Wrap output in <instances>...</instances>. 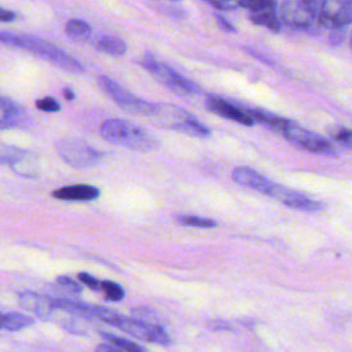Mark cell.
Returning <instances> with one entry per match:
<instances>
[{
  "label": "cell",
  "instance_id": "cell-24",
  "mask_svg": "<svg viewBox=\"0 0 352 352\" xmlns=\"http://www.w3.org/2000/svg\"><path fill=\"white\" fill-rule=\"evenodd\" d=\"M99 290H102L107 300L110 301H120L124 298V290L120 285L110 282V280H100Z\"/></svg>",
  "mask_w": 352,
  "mask_h": 352
},
{
  "label": "cell",
  "instance_id": "cell-12",
  "mask_svg": "<svg viewBox=\"0 0 352 352\" xmlns=\"http://www.w3.org/2000/svg\"><path fill=\"white\" fill-rule=\"evenodd\" d=\"M19 302L25 309L33 312L43 320L52 319L58 311V307L51 297H45L29 290L19 293Z\"/></svg>",
  "mask_w": 352,
  "mask_h": 352
},
{
  "label": "cell",
  "instance_id": "cell-30",
  "mask_svg": "<svg viewBox=\"0 0 352 352\" xmlns=\"http://www.w3.org/2000/svg\"><path fill=\"white\" fill-rule=\"evenodd\" d=\"M205 1L219 8L220 11H230L239 7V0H205Z\"/></svg>",
  "mask_w": 352,
  "mask_h": 352
},
{
  "label": "cell",
  "instance_id": "cell-1",
  "mask_svg": "<svg viewBox=\"0 0 352 352\" xmlns=\"http://www.w3.org/2000/svg\"><path fill=\"white\" fill-rule=\"evenodd\" d=\"M0 43L26 50L51 63H54L55 66H58L66 72H70V73H82L84 72V66L77 59H74L73 56H70L60 48L55 47L54 44H51L43 38L29 36V34L0 32Z\"/></svg>",
  "mask_w": 352,
  "mask_h": 352
},
{
  "label": "cell",
  "instance_id": "cell-10",
  "mask_svg": "<svg viewBox=\"0 0 352 352\" xmlns=\"http://www.w3.org/2000/svg\"><path fill=\"white\" fill-rule=\"evenodd\" d=\"M278 12L280 22L292 28H308L314 22L312 7L307 0H282Z\"/></svg>",
  "mask_w": 352,
  "mask_h": 352
},
{
  "label": "cell",
  "instance_id": "cell-31",
  "mask_svg": "<svg viewBox=\"0 0 352 352\" xmlns=\"http://www.w3.org/2000/svg\"><path fill=\"white\" fill-rule=\"evenodd\" d=\"M77 276H78L80 282H82L84 285H87L89 289L99 290V283H100V280H98V279L94 278L92 275H89V274H87V272H80Z\"/></svg>",
  "mask_w": 352,
  "mask_h": 352
},
{
  "label": "cell",
  "instance_id": "cell-11",
  "mask_svg": "<svg viewBox=\"0 0 352 352\" xmlns=\"http://www.w3.org/2000/svg\"><path fill=\"white\" fill-rule=\"evenodd\" d=\"M267 195L275 198L276 201L282 202L283 205H287V206H290L293 209H298V210L315 212V210H320L323 206L320 202L314 201L298 191L290 190L287 187H283V186H279L275 183L272 184V187Z\"/></svg>",
  "mask_w": 352,
  "mask_h": 352
},
{
  "label": "cell",
  "instance_id": "cell-14",
  "mask_svg": "<svg viewBox=\"0 0 352 352\" xmlns=\"http://www.w3.org/2000/svg\"><path fill=\"white\" fill-rule=\"evenodd\" d=\"M232 180L241 186H246L250 187L253 190H257L263 194H268V191L272 187V182L268 180L267 177H264L263 175H260L258 172H256L254 169L246 168V166H238L232 170L231 175Z\"/></svg>",
  "mask_w": 352,
  "mask_h": 352
},
{
  "label": "cell",
  "instance_id": "cell-20",
  "mask_svg": "<svg viewBox=\"0 0 352 352\" xmlns=\"http://www.w3.org/2000/svg\"><path fill=\"white\" fill-rule=\"evenodd\" d=\"M34 323V319H32L28 315L19 314V312H10V314H3V323L1 329L8 330V331H16L25 327H29Z\"/></svg>",
  "mask_w": 352,
  "mask_h": 352
},
{
  "label": "cell",
  "instance_id": "cell-17",
  "mask_svg": "<svg viewBox=\"0 0 352 352\" xmlns=\"http://www.w3.org/2000/svg\"><path fill=\"white\" fill-rule=\"evenodd\" d=\"M95 48L111 56H121L126 52V44L116 36H100L95 40Z\"/></svg>",
  "mask_w": 352,
  "mask_h": 352
},
{
  "label": "cell",
  "instance_id": "cell-6",
  "mask_svg": "<svg viewBox=\"0 0 352 352\" xmlns=\"http://www.w3.org/2000/svg\"><path fill=\"white\" fill-rule=\"evenodd\" d=\"M98 84L99 87L126 113H132L136 116H147L151 117L155 104L146 102L136 95L131 94L125 88H122L120 84H117L114 80L106 76H99L98 77Z\"/></svg>",
  "mask_w": 352,
  "mask_h": 352
},
{
  "label": "cell",
  "instance_id": "cell-13",
  "mask_svg": "<svg viewBox=\"0 0 352 352\" xmlns=\"http://www.w3.org/2000/svg\"><path fill=\"white\" fill-rule=\"evenodd\" d=\"M205 104L209 111H212L220 117L236 121L246 126H252L254 124L253 118L242 107H238V106L232 104L231 102H227L219 96H212V95L208 96L205 100Z\"/></svg>",
  "mask_w": 352,
  "mask_h": 352
},
{
  "label": "cell",
  "instance_id": "cell-2",
  "mask_svg": "<svg viewBox=\"0 0 352 352\" xmlns=\"http://www.w3.org/2000/svg\"><path fill=\"white\" fill-rule=\"evenodd\" d=\"M99 133L104 140L135 151H153L158 147V140L148 131L126 120H107L100 125Z\"/></svg>",
  "mask_w": 352,
  "mask_h": 352
},
{
  "label": "cell",
  "instance_id": "cell-35",
  "mask_svg": "<svg viewBox=\"0 0 352 352\" xmlns=\"http://www.w3.org/2000/svg\"><path fill=\"white\" fill-rule=\"evenodd\" d=\"M63 95H65V98H66L67 100H73V99H74V94H73V91L69 89V88H65Z\"/></svg>",
  "mask_w": 352,
  "mask_h": 352
},
{
  "label": "cell",
  "instance_id": "cell-7",
  "mask_svg": "<svg viewBox=\"0 0 352 352\" xmlns=\"http://www.w3.org/2000/svg\"><path fill=\"white\" fill-rule=\"evenodd\" d=\"M109 324L121 329L122 331L128 333L129 336L140 340H146L150 342L161 344V345H169L170 338L166 334V331L157 323H150L144 322L136 318H125L122 315H118L114 312L111 316Z\"/></svg>",
  "mask_w": 352,
  "mask_h": 352
},
{
  "label": "cell",
  "instance_id": "cell-15",
  "mask_svg": "<svg viewBox=\"0 0 352 352\" xmlns=\"http://www.w3.org/2000/svg\"><path fill=\"white\" fill-rule=\"evenodd\" d=\"M100 191L88 184H73L65 186L52 192V197L62 201H92L98 198Z\"/></svg>",
  "mask_w": 352,
  "mask_h": 352
},
{
  "label": "cell",
  "instance_id": "cell-8",
  "mask_svg": "<svg viewBox=\"0 0 352 352\" xmlns=\"http://www.w3.org/2000/svg\"><path fill=\"white\" fill-rule=\"evenodd\" d=\"M59 157L74 168H89L99 162L100 154L80 139H62L56 143Z\"/></svg>",
  "mask_w": 352,
  "mask_h": 352
},
{
  "label": "cell",
  "instance_id": "cell-32",
  "mask_svg": "<svg viewBox=\"0 0 352 352\" xmlns=\"http://www.w3.org/2000/svg\"><path fill=\"white\" fill-rule=\"evenodd\" d=\"M216 21H217L219 26H220L223 30H227V32H235L234 26H232V25H231L228 21H226L223 16H220V15H216Z\"/></svg>",
  "mask_w": 352,
  "mask_h": 352
},
{
  "label": "cell",
  "instance_id": "cell-23",
  "mask_svg": "<svg viewBox=\"0 0 352 352\" xmlns=\"http://www.w3.org/2000/svg\"><path fill=\"white\" fill-rule=\"evenodd\" d=\"M177 223L183 226H190V227H201V228H210L216 226V221L208 217H201V216H177L176 217Z\"/></svg>",
  "mask_w": 352,
  "mask_h": 352
},
{
  "label": "cell",
  "instance_id": "cell-16",
  "mask_svg": "<svg viewBox=\"0 0 352 352\" xmlns=\"http://www.w3.org/2000/svg\"><path fill=\"white\" fill-rule=\"evenodd\" d=\"M249 19L258 25L270 29L271 32H279L280 30V21L278 18L276 6H268L256 11H249Z\"/></svg>",
  "mask_w": 352,
  "mask_h": 352
},
{
  "label": "cell",
  "instance_id": "cell-29",
  "mask_svg": "<svg viewBox=\"0 0 352 352\" xmlns=\"http://www.w3.org/2000/svg\"><path fill=\"white\" fill-rule=\"evenodd\" d=\"M56 283L60 286V287H63V289H66L67 292H70V293H81V286L76 282V280H73L72 278H69V276H59L58 279H56Z\"/></svg>",
  "mask_w": 352,
  "mask_h": 352
},
{
  "label": "cell",
  "instance_id": "cell-25",
  "mask_svg": "<svg viewBox=\"0 0 352 352\" xmlns=\"http://www.w3.org/2000/svg\"><path fill=\"white\" fill-rule=\"evenodd\" d=\"M272 4H275V0H239V7H243L248 11H256Z\"/></svg>",
  "mask_w": 352,
  "mask_h": 352
},
{
  "label": "cell",
  "instance_id": "cell-26",
  "mask_svg": "<svg viewBox=\"0 0 352 352\" xmlns=\"http://www.w3.org/2000/svg\"><path fill=\"white\" fill-rule=\"evenodd\" d=\"M36 107L43 110V111L54 113V111H58L60 109V104L54 98H43V99L36 100Z\"/></svg>",
  "mask_w": 352,
  "mask_h": 352
},
{
  "label": "cell",
  "instance_id": "cell-22",
  "mask_svg": "<svg viewBox=\"0 0 352 352\" xmlns=\"http://www.w3.org/2000/svg\"><path fill=\"white\" fill-rule=\"evenodd\" d=\"M100 336H102L107 342L116 345V346L120 348L121 351H131V352H135V351L142 352V351H144L143 346H140V345H138V344H135V342H132V341H128V340H125V338L117 337V336H114V334L100 331Z\"/></svg>",
  "mask_w": 352,
  "mask_h": 352
},
{
  "label": "cell",
  "instance_id": "cell-3",
  "mask_svg": "<svg viewBox=\"0 0 352 352\" xmlns=\"http://www.w3.org/2000/svg\"><path fill=\"white\" fill-rule=\"evenodd\" d=\"M151 118H154L155 122L162 128L179 131L194 138H208L210 135V131L194 116L175 104H155Z\"/></svg>",
  "mask_w": 352,
  "mask_h": 352
},
{
  "label": "cell",
  "instance_id": "cell-28",
  "mask_svg": "<svg viewBox=\"0 0 352 352\" xmlns=\"http://www.w3.org/2000/svg\"><path fill=\"white\" fill-rule=\"evenodd\" d=\"M133 315H135L136 319H140V320H144V322H150V323H157V324H158L157 314L153 312V311L148 309V308H143V307L135 308V309H133Z\"/></svg>",
  "mask_w": 352,
  "mask_h": 352
},
{
  "label": "cell",
  "instance_id": "cell-18",
  "mask_svg": "<svg viewBox=\"0 0 352 352\" xmlns=\"http://www.w3.org/2000/svg\"><path fill=\"white\" fill-rule=\"evenodd\" d=\"M21 120V110L8 99L0 98V129L15 126Z\"/></svg>",
  "mask_w": 352,
  "mask_h": 352
},
{
  "label": "cell",
  "instance_id": "cell-33",
  "mask_svg": "<svg viewBox=\"0 0 352 352\" xmlns=\"http://www.w3.org/2000/svg\"><path fill=\"white\" fill-rule=\"evenodd\" d=\"M15 14L12 11H8V10H4L0 7V22H10V21H14L15 19Z\"/></svg>",
  "mask_w": 352,
  "mask_h": 352
},
{
  "label": "cell",
  "instance_id": "cell-36",
  "mask_svg": "<svg viewBox=\"0 0 352 352\" xmlns=\"http://www.w3.org/2000/svg\"><path fill=\"white\" fill-rule=\"evenodd\" d=\"M1 323H3V314L0 312V329H1Z\"/></svg>",
  "mask_w": 352,
  "mask_h": 352
},
{
  "label": "cell",
  "instance_id": "cell-19",
  "mask_svg": "<svg viewBox=\"0 0 352 352\" xmlns=\"http://www.w3.org/2000/svg\"><path fill=\"white\" fill-rule=\"evenodd\" d=\"M66 34L76 41H88L92 37V28L82 19H70L65 26Z\"/></svg>",
  "mask_w": 352,
  "mask_h": 352
},
{
  "label": "cell",
  "instance_id": "cell-21",
  "mask_svg": "<svg viewBox=\"0 0 352 352\" xmlns=\"http://www.w3.org/2000/svg\"><path fill=\"white\" fill-rule=\"evenodd\" d=\"M28 151L7 143L0 142V164H8L10 166L22 158Z\"/></svg>",
  "mask_w": 352,
  "mask_h": 352
},
{
  "label": "cell",
  "instance_id": "cell-4",
  "mask_svg": "<svg viewBox=\"0 0 352 352\" xmlns=\"http://www.w3.org/2000/svg\"><path fill=\"white\" fill-rule=\"evenodd\" d=\"M314 21L326 29H342L352 19V0H314Z\"/></svg>",
  "mask_w": 352,
  "mask_h": 352
},
{
  "label": "cell",
  "instance_id": "cell-5",
  "mask_svg": "<svg viewBox=\"0 0 352 352\" xmlns=\"http://www.w3.org/2000/svg\"><path fill=\"white\" fill-rule=\"evenodd\" d=\"M140 65L146 70H148L161 84H164L170 91H173L179 95H195L199 92V87L194 81L183 77L180 73H177L176 70H173L172 67L166 66L165 63L157 60L153 56L146 55L140 60Z\"/></svg>",
  "mask_w": 352,
  "mask_h": 352
},
{
  "label": "cell",
  "instance_id": "cell-34",
  "mask_svg": "<svg viewBox=\"0 0 352 352\" xmlns=\"http://www.w3.org/2000/svg\"><path fill=\"white\" fill-rule=\"evenodd\" d=\"M96 351H109V352H116V351H121L120 348H117L116 345H113V344H110V342H107V344H100V345H98L96 346Z\"/></svg>",
  "mask_w": 352,
  "mask_h": 352
},
{
  "label": "cell",
  "instance_id": "cell-9",
  "mask_svg": "<svg viewBox=\"0 0 352 352\" xmlns=\"http://www.w3.org/2000/svg\"><path fill=\"white\" fill-rule=\"evenodd\" d=\"M289 142L294 143L296 146L308 150L311 153L316 154H333L336 153V148L333 143H330L327 139L322 138L320 135H316L292 121H287L283 131L280 132Z\"/></svg>",
  "mask_w": 352,
  "mask_h": 352
},
{
  "label": "cell",
  "instance_id": "cell-27",
  "mask_svg": "<svg viewBox=\"0 0 352 352\" xmlns=\"http://www.w3.org/2000/svg\"><path fill=\"white\" fill-rule=\"evenodd\" d=\"M333 138L341 143L342 146L345 147H351V142H352V135H351V131L348 128H337L334 132H331Z\"/></svg>",
  "mask_w": 352,
  "mask_h": 352
}]
</instances>
